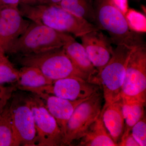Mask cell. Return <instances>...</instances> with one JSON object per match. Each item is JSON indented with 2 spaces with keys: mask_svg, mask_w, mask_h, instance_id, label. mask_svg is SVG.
<instances>
[{
  "mask_svg": "<svg viewBox=\"0 0 146 146\" xmlns=\"http://www.w3.org/2000/svg\"><path fill=\"white\" fill-rule=\"evenodd\" d=\"M21 15L29 21L57 31L72 33L76 37L95 30L93 24L73 15L58 5L46 4L30 6L19 3Z\"/></svg>",
  "mask_w": 146,
  "mask_h": 146,
  "instance_id": "1",
  "label": "cell"
},
{
  "mask_svg": "<svg viewBox=\"0 0 146 146\" xmlns=\"http://www.w3.org/2000/svg\"><path fill=\"white\" fill-rule=\"evenodd\" d=\"M93 4L95 25L108 33L112 44L133 48L145 44L141 33L130 29L125 14L112 0H94Z\"/></svg>",
  "mask_w": 146,
  "mask_h": 146,
  "instance_id": "2",
  "label": "cell"
},
{
  "mask_svg": "<svg viewBox=\"0 0 146 146\" xmlns=\"http://www.w3.org/2000/svg\"><path fill=\"white\" fill-rule=\"evenodd\" d=\"M72 37L69 33L57 31L31 21L6 54L13 56L46 52L62 48Z\"/></svg>",
  "mask_w": 146,
  "mask_h": 146,
  "instance_id": "3",
  "label": "cell"
},
{
  "mask_svg": "<svg viewBox=\"0 0 146 146\" xmlns=\"http://www.w3.org/2000/svg\"><path fill=\"white\" fill-rule=\"evenodd\" d=\"M15 63L22 67L39 69L52 81L76 76L88 81L89 76L75 66L63 47L37 54L13 56Z\"/></svg>",
  "mask_w": 146,
  "mask_h": 146,
  "instance_id": "4",
  "label": "cell"
},
{
  "mask_svg": "<svg viewBox=\"0 0 146 146\" xmlns=\"http://www.w3.org/2000/svg\"><path fill=\"white\" fill-rule=\"evenodd\" d=\"M117 46L108 63L92 82L101 86L103 89L105 100L103 108L121 99L127 66L130 55L135 48L124 44Z\"/></svg>",
  "mask_w": 146,
  "mask_h": 146,
  "instance_id": "5",
  "label": "cell"
},
{
  "mask_svg": "<svg viewBox=\"0 0 146 146\" xmlns=\"http://www.w3.org/2000/svg\"><path fill=\"white\" fill-rule=\"evenodd\" d=\"M121 99L123 102L146 101V47L145 44L132 51L126 69Z\"/></svg>",
  "mask_w": 146,
  "mask_h": 146,
  "instance_id": "6",
  "label": "cell"
},
{
  "mask_svg": "<svg viewBox=\"0 0 146 146\" xmlns=\"http://www.w3.org/2000/svg\"><path fill=\"white\" fill-rule=\"evenodd\" d=\"M102 102V96L98 91L76 107L66 125L63 134V145H70L81 138L100 114Z\"/></svg>",
  "mask_w": 146,
  "mask_h": 146,
  "instance_id": "7",
  "label": "cell"
},
{
  "mask_svg": "<svg viewBox=\"0 0 146 146\" xmlns=\"http://www.w3.org/2000/svg\"><path fill=\"white\" fill-rule=\"evenodd\" d=\"M9 101L11 119L17 146L36 145V131L29 96L13 94Z\"/></svg>",
  "mask_w": 146,
  "mask_h": 146,
  "instance_id": "8",
  "label": "cell"
},
{
  "mask_svg": "<svg viewBox=\"0 0 146 146\" xmlns=\"http://www.w3.org/2000/svg\"><path fill=\"white\" fill-rule=\"evenodd\" d=\"M29 96L34 117L38 146L63 145V135L57 122L49 112L45 103L36 95Z\"/></svg>",
  "mask_w": 146,
  "mask_h": 146,
  "instance_id": "9",
  "label": "cell"
},
{
  "mask_svg": "<svg viewBox=\"0 0 146 146\" xmlns=\"http://www.w3.org/2000/svg\"><path fill=\"white\" fill-rule=\"evenodd\" d=\"M100 86L76 76H70L54 80L46 86L35 88H23L20 90L34 94H46L70 100L85 99L99 91Z\"/></svg>",
  "mask_w": 146,
  "mask_h": 146,
  "instance_id": "10",
  "label": "cell"
},
{
  "mask_svg": "<svg viewBox=\"0 0 146 146\" xmlns=\"http://www.w3.org/2000/svg\"><path fill=\"white\" fill-rule=\"evenodd\" d=\"M31 22L24 19L18 7L0 10V49L6 54Z\"/></svg>",
  "mask_w": 146,
  "mask_h": 146,
  "instance_id": "11",
  "label": "cell"
},
{
  "mask_svg": "<svg viewBox=\"0 0 146 146\" xmlns=\"http://www.w3.org/2000/svg\"><path fill=\"white\" fill-rule=\"evenodd\" d=\"M80 38L82 44L91 63L99 73L108 63L113 53L111 39L100 30L90 32Z\"/></svg>",
  "mask_w": 146,
  "mask_h": 146,
  "instance_id": "12",
  "label": "cell"
},
{
  "mask_svg": "<svg viewBox=\"0 0 146 146\" xmlns=\"http://www.w3.org/2000/svg\"><path fill=\"white\" fill-rule=\"evenodd\" d=\"M36 95L44 101L47 109L56 120L63 135L68 120L76 107L89 98L85 99L70 100L46 94Z\"/></svg>",
  "mask_w": 146,
  "mask_h": 146,
  "instance_id": "13",
  "label": "cell"
},
{
  "mask_svg": "<svg viewBox=\"0 0 146 146\" xmlns=\"http://www.w3.org/2000/svg\"><path fill=\"white\" fill-rule=\"evenodd\" d=\"M101 114L106 127L113 141L118 145L121 141L125 128L121 99L102 108Z\"/></svg>",
  "mask_w": 146,
  "mask_h": 146,
  "instance_id": "14",
  "label": "cell"
},
{
  "mask_svg": "<svg viewBox=\"0 0 146 146\" xmlns=\"http://www.w3.org/2000/svg\"><path fill=\"white\" fill-rule=\"evenodd\" d=\"M66 54L77 68L89 76L88 81L91 82L98 71L89 59L86 50L82 44L72 37L63 47Z\"/></svg>",
  "mask_w": 146,
  "mask_h": 146,
  "instance_id": "15",
  "label": "cell"
},
{
  "mask_svg": "<svg viewBox=\"0 0 146 146\" xmlns=\"http://www.w3.org/2000/svg\"><path fill=\"white\" fill-rule=\"evenodd\" d=\"M78 146H116L104 125L101 114L88 127L80 138Z\"/></svg>",
  "mask_w": 146,
  "mask_h": 146,
  "instance_id": "16",
  "label": "cell"
},
{
  "mask_svg": "<svg viewBox=\"0 0 146 146\" xmlns=\"http://www.w3.org/2000/svg\"><path fill=\"white\" fill-rule=\"evenodd\" d=\"M53 81L38 68L24 66L19 70V77L16 85L19 89L23 88H35L51 84Z\"/></svg>",
  "mask_w": 146,
  "mask_h": 146,
  "instance_id": "17",
  "label": "cell"
},
{
  "mask_svg": "<svg viewBox=\"0 0 146 146\" xmlns=\"http://www.w3.org/2000/svg\"><path fill=\"white\" fill-rule=\"evenodd\" d=\"M58 5L73 15L95 25L96 16L92 0H62Z\"/></svg>",
  "mask_w": 146,
  "mask_h": 146,
  "instance_id": "18",
  "label": "cell"
},
{
  "mask_svg": "<svg viewBox=\"0 0 146 146\" xmlns=\"http://www.w3.org/2000/svg\"><path fill=\"white\" fill-rule=\"evenodd\" d=\"M145 105V104L140 102H125L122 101L125 128L121 140L130 133L133 126L145 116L144 107Z\"/></svg>",
  "mask_w": 146,
  "mask_h": 146,
  "instance_id": "19",
  "label": "cell"
},
{
  "mask_svg": "<svg viewBox=\"0 0 146 146\" xmlns=\"http://www.w3.org/2000/svg\"><path fill=\"white\" fill-rule=\"evenodd\" d=\"M9 102L0 113V146H17Z\"/></svg>",
  "mask_w": 146,
  "mask_h": 146,
  "instance_id": "20",
  "label": "cell"
},
{
  "mask_svg": "<svg viewBox=\"0 0 146 146\" xmlns=\"http://www.w3.org/2000/svg\"><path fill=\"white\" fill-rule=\"evenodd\" d=\"M19 74V70L0 49V84L16 83Z\"/></svg>",
  "mask_w": 146,
  "mask_h": 146,
  "instance_id": "21",
  "label": "cell"
},
{
  "mask_svg": "<svg viewBox=\"0 0 146 146\" xmlns=\"http://www.w3.org/2000/svg\"><path fill=\"white\" fill-rule=\"evenodd\" d=\"M131 134L140 146L146 145V120L144 116L131 129Z\"/></svg>",
  "mask_w": 146,
  "mask_h": 146,
  "instance_id": "22",
  "label": "cell"
},
{
  "mask_svg": "<svg viewBox=\"0 0 146 146\" xmlns=\"http://www.w3.org/2000/svg\"><path fill=\"white\" fill-rule=\"evenodd\" d=\"M17 89L16 85L0 84V113L8 103L15 91Z\"/></svg>",
  "mask_w": 146,
  "mask_h": 146,
  "instance_id": "23",
  "label": "cell"
},
{
  "mask_svg": "<svg viewBox=\"0 0 146 146\" xmlns=\"http://www.w3.org/2000/svg\"><path fill=\"white\" fill-rule=\"evenodd\" d=\"M120 146H140L130 132L128 135L121 140L118 144Z\"/></svg>",
  "mask_w": 146,
  "mask_h": 146,
  "instance_id": "24",
  "label": "cell"
},
{
  "mask_svg": "<svg viewBox=\"0 0 146 146\" xmlns=\"http://www.w3.org/2000/svg\"><path fill=\"white\" fill-rule=\"evenodd\" d=\"M19 0H0V10L6 8H18Z\"/></svg>",
  "mask_w": 146,
  "mask_h": 146,
  "instance_id": "25",
  "label": "cell"
},
{
  "mask_svg": "<svg viewBox=\"0 0 146 146\" xmlns=\"http://www.w3.org/2000/svg\"><path fill=\"white\" fill-rule=\"evenodd\" d=\"M20 3L26 5L35 6L48 4L46 0H19Z\"/></svg>",
  "mask_w": 146,
  "mask_h": 146,
  "instance_id": "26",
  "label": "cell"
},
{
  "mask_svg": "<svg viewBox=\"0 0 146 146\" xmlns=\"http://www.w3.org/2000/svg\"><path fill=\"white\" fill-rule=\"evenodd\" d=\"M114 3L126 14L128 10L127 0H112Z\"/></svg>",
  "mask_w": 146,
  "mask_h": 146,
  "instance_id": "27",
  "label": "cell"
},
{
  "mask_svg": "<svg viewBox=\"0 0 146 146\" xmlns=\"http://www.w3.org/2000/svg\"><path fill=\"white\" fill-rule=\"evenodd\" d=\"M48 4L58 5L62 0H46Z\"/></svg>",
  "mask_w": 146,
  "mask_h": 146,
  "instance_id": "28",
  "label": "cell"
},
{
  "mask_svg": "<svg viewBox=\"0 0 146 146\" xmlns=\"http://www.w3.org/2000/svg\"><path fill=\"white\" fill-rule=\"evenodd\" d=\"M137 1H140V0H137Z\"/></svg>",
  "mask_w": 146,
  "mask_h": 146,
  "instance_id": "29",
  "label": "cell"
}]
</instances>
